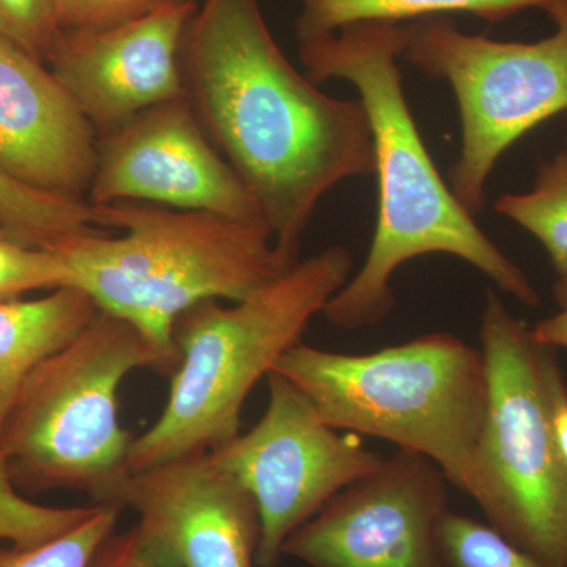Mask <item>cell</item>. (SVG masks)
Wrapping results in <instances>:
<instances>
[{"label":"cell","mask_w":567,"mask_h":567,"mask_svg":"<svg viewBox=\"0 0 567 567\" xmlns=\"http://www.w3.org/2000/svg\"><path fill=\"white\" fill-rule=\"evenodd\" d=\"M183 69L200 125L293 267L324 194L375 174L363 103L327 95L295 69L259 0H204L189 24Z\"/></svg>","instance_id":"cell-1"},{"label":"cell","mask_w":567,"mask_h":567,"mask_svg":"<svg viewBox=\"0 0 567 567\" xmlns=\"http://www.w3.org/2000/svg\"><path fill=\"white\" fill-rule=\"evenodd\" d=\"M406 39L409 24L363 21L298 40L305 74L316 85L341 80L357 89L374 142L379 212L371 249L322 312L341 330L382 322L394 308L395 271L427 254L458 257L522 305H539L525 271L483 233L436 171L405 99L399 59Z\"/></svg>","instance_id":"cell-2"},{"label":"cell","mask_w":567,"mask_h":567,"mask_svg":"<svg viewBox=\"0 0 567 567\" xmlns=\"http://www.w3.org/2000/svg\"><path fill=\"white\" fill-rule=\"evenodd\" d=\"M100 227L52 251L100 311L136 327L177 369L174 327L205 300L234 303L289 271L262 221L144 203L95 205Z\"/></svg>","instance_id":"cell-3"},{"label":"cell","mask_w":567,"mask_h":567,"mask_svg":"<svg viewBox=\"0 0 567 567\" xmlns=\"http://www.w3.org/2000/svg\"><path fill=\"white\" fill-rule=\"evenodd\" d=\"M352 254L330 246L234 306L205 300L178 317V360L158 420L130 446V473L208 453L240 434L260 379L300 344L306 328L352 274Z\"/></svg>","instance_id":"cell-4"},{"label":"cell","mask_w":567,"mask_h":567,"mask_svg":"<svg viewBox=\"0 0 567 567\" xmlns=\"http://www.w3.org/2000/svg\"><path fill=\"white\" fill-rule=\"evenodd\" d=\"M274 371L311 401L324 423L431 458L468 495L487 410L483 350L451 333L363 354L300 342Z\"/></svg>","instance_id":"cell-5"},{"label":"cell","mask_w":567,"mask_h":567,"mask_svg":"<svg viewBox=\"0 0 567 567\" xmlns=\"http://www.w3.org/2000/svg\"><path fill=\"white\" fill-rule=\"evenodd\" d=\"M136 369L174 374L136 327L103 311L33 369L0 436L22 494L66 488L121 506L133 439L118 423V388Z\"/></svg>","instance_id":"cell-6"},{"label":"cell","mask_w":567,"mask_h":567,"mask_svg":"<svg viewBox=\"0 0 567 567\" xmlns=\"http://www.w3.org/2000/svg\"><path fill=\"white\" fill-rule=\"evenodd\" d=\"M487 410L468 496L487 524L551 567H567V464L551 425L557 350L488 290L481 316Z\"/></svg>","instance_id":"cell-7"},{"label":"cell","mask_w":567,"mask_h":567,"mask_svg":"<svg viewBox=\"0 0 567 567\" xmlns=\"http://www.w3.org/2000/svg\"><path fill=\"white\" fill-rule=\"evenodd\" d=\"M535 43L458 31L440 18L409 22L404 55L456 95L462 147L450 188L470 215L486 205V183L503 153L547 118L567 111V10Z\"/></svg>","instance_id":"cell-8"},{"label":"cell","mask_w":567,"mask_h":567,"mask_svg":"<svg viewBox=\"0 0 567 567\" xmlns=\"http://www.w3.org/2000/svg\"><path fill=\"white\" fill-rule=\"evenodd\" d=\"M268 405L259 423L210 451L251 494L260 520L257 567H278L295 529L334 495L374 472L385 457L365 450L357 434L324 423L286 377L267 375Z\"/></svg>","instance_id":"cell-9"},{"label":"cell","mask_w":567,"mask_h":567,"mask_svg":"<svg viewBox=\"0 0 567 567\" xmlns=\"http://www.w3.org/2000/svg\"><path fill=\"white\" fill-rule=\"evenodd\" d=\"M446 483L431 458L399 450L295 529L282 555L309 567H440Z\"/></svg>","instance_id":"cell-10"},{"label":"cell","mask_w":567,"mask_h":567,"mask_svg":"<svg viewBox=\"0 0 567 567\" xmlns=\"http://www.w3.org/2000/svg\"><path fill=\"white\" fill-rule=\"evenodd\" d=\"M89 203H144L262 221L259 207L200 125L188 95L96 137Z\"/></svg>","instance_id":"cell-11"},{"label":"cell","mask_w":567,"mask_h":567,"mask_svg":"<svg viewBox=\"0 0 567 567\" xmlns=\"http://www.w3.org/2000/svg\"><path fill=\"white\" fill-rule=\"evenodd\" d=\"M197 9L194 0H167L115 28L63 32L48 66L96 136L186 95L183 50Z\"/></svg>","instance_id":"cell-12"},{"label":"cell","mask_w":567,"mask_h":567,"mask_svg":"<svg viewBox=\"0 0 567 567\" xmlns=\"http://www.w3.org/2000/svg\"><path fill=\"white\" fill-rule=\"evenodd\" d=\"M122 509L173 551L182 567H254L260 520L251 494L208 453L132 473Z\"/></svg>","instance_id":"cell-13"},{"label":"cell","mask_w":567,"mask_h":567,"mask_svg":"<svg viewBox=\"0 0 567 567\" xmlns=\"http://www.w3.org/2000/svg\"><path fill=\"white\" fill-rule=\"evenodd\" d=\"M96 137L50 66L0 37V167L43 192L82 197Z\"/></svg>","instance_id":"cell-14"},{"label":"cell","mask_w":567,"mask_h":567,"mask_svg":"<svg viewBox=\"0 0 567 567\" xmlns=\"http://www.w3.org/2000/svg\"><path fill=\"white\" fill-rule=\"evenodd\" d=\"M99 312L89 293L76 287L0 303V436L33 369L76 338Z\"/></svg>","instance_id":"cell-15"},{"label":"cell","mask_w":567,"mask_h":567,"mask_svg":"<svg viewBox=\"0 0 567 567\" xmlns=\"http://www.w3.org/2000/svg\"><path fill=\"white\" fill-rule=\"evenodd\" d=\"M300 3L298 40L328 35L363 21L409 24L436 14L468 13L498 22L528 9L546 11L550 18L567 10V0H300Z\"/></svg>","instance_id":"cell-16"},{"label":"cell","mask_w":567,"mask_h":567,"mask_svg":"<svg viewBox=\"0 0 567 567\" xmlns=\"http://www.w3.org/2000/svg\"><path fill=\"white\" fill-rule=\"evenodd\" d=\"M95 205L84 197L43 192L0 167V233L18 244L52 249L78 235L99 233Z\"/></svg>","instance_id":"cell-17"},{"label":"cell","mask_w":567,"mask_h":567,"mask_svg":"<svg viewBox=\"0 0 567 567\" xmlns=\"http://www.w3.org/2000/svg\"><path fill=\"white\" fill-rule=\"evenodd\" d=\"M495 208L535 235L557 275H567V148L540 167L532 192L506 194Z\"/></svg>","instance_id":"cell-18"},{"label":"cell","mask_w":567,"mask_h":567,"mask_svg":"<svg viewBox=\"0 0 567 567\" xmlns=\"http://www.w3.org/2000/svg\"><path fill=\"white\" fill-rule=\"evenodd\" d=\"M122 507L92 506L91 513L61 536L35 547L0 546V567H91L115 532Z\"/></svg>","instance_id":"cell-19"},{"label":"cell","mask_w":567,"mask_h":567,"mask_svg":"<svg viewBox=\"0 0 567 567\" xmlns=\"http://www.w3.org/2000/svg\"><path fill=\"white\" fill-rule=\"evenodd\" d=\"M91 511L92 506L52 507L32 502L14 486L0 453V546H40L74 527Z\"/></svg>","instance_id":"cell-20"},{"label":"cell","mask_w":567,"mask_h":567,"mask_svg":"<svg viewBox=\"0 0 567 567\" xmlns=\"http://www.w3.org/2000/svg\"><path fill=\"white\" fill-rule=\"evenodd\" d=\"M440 567H551L476 518L450 511L440 533Z\"/></svg>","instance_id":"cell-21"},{"label":"cell","mask_w":567,"mask_h":567,"mask_svg":"<svg viewBox=\"0 0 567 567\" xmlns=\"http://www.w3.org/2000/svg\"><path fill=\"white\" fill-rule=\"evenodd\" d=\"M73 286L69 265L48 249L29 248L0 233V303L33 290Z\"/></svg>","instance_id":"cell-22"},{"label":"cell","mask_w":567,"mask_h":567,"mask_svg":"<svg viewBox=\"0 0 567 567\" xmlns=\"http://www.w3.org/2000/svg\"><path fill=\"white\" fill-rule=\"evenodd\" d=\"M63 31L54 0H0V37L50 63Z\"/></svg>","instance_id":"cell-23"},{"label":"cell","mask_w":567,"mask_h":567,"mask_svg":"<svg viewBox=\"0 0 567 567\" xmlns=\"http://www.w3.org/2000/svg\"><path fill=\"white\" fill-rule=\"evenodd\" d=\"M167 0H54L63 32L104 31L136 20Z\"/></svg>","instance_id":"cell-24"},{"label":"cell","mask_w":567,"mask_h":567,"mask_svg":"<svg viewBox=\"0 0 567 567\" xmlns=\"http://www.w3.org/2000/svg\"><path fill=\"white\" fill-rule=\"evenodd\" d=\"M91 567H182L162 540L140 524L117 533L103 544Z\"/></svg>","instance_id":"cell-25"},{"label":"cell","mask_w":567,"mask_h":567,"mask_svg":"<svg viewBox=\"0 0 567 567\" xmlns=\"http://www.w3.org/2000/svg\"><path fill=\"white\" fill-rule=\"evenodd\" d=\"M554 295L558 311L537 322L532 330L543 344L555 350L567 349V275L558 276Z\"/></svg>","instance_id":"cell-26"},{"label":"cell","mask_w":567,"mask_h":567,"mask_svg":"<svg viewBox=\"0 0 567 567\" xmlns=\"http://www.w3.org/2000/svg\"><path fill=\"white\" fill-rule=\"evenodd\" d=\"M551 425L559 453L567 464V385L565 375L555 382L551 393Z\"/></svg>","instance_id":"cell-27"}]
</instances>
